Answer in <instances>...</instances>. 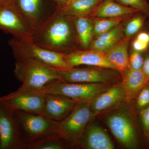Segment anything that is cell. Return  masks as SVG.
I'll list each match as a JSON object with an SVG mask.
<instances>
[{
  "label": "cell",
  "mask_w": 149,
  "mask_h": 149,
  "mask_svg": "<svg viewBox=\"0 0 149 149\" xmlns=\"http://www.w3.org/2000/svg\"><path fill=\"white\" fill-rule=\"evenodd\" d=\"M31 40L46 49L66 54L72 48V27L68 16L61 15L57 10L39 27L33 30Z\"/></svg>",
  "instance_id": "cell-1"
},
{
  "label": "cell",
  "mask_w": 149,
  "mask_h": 149,
  "mask_svg": "<svg viewBox=\"0 0 149 149\" xmlns=\"http://www.w3.org/2000/svg\"><path fill=\"white\" fill-rule=\"evenodd\" d=\"M14 74L20 88L41 90L48 83L61 78L54 68L32 59L16 61Z\"/></svg>",
  "instance_id": "cell-2"
},
{
  "label": "cell",
  "mask_w": 149,
  "mask_h": 149,
  "mask_svg": "<svg viewBox=\"0 0 149 149\" xmlns=\"http://www.w3.org/2000/svg\"><path fill=\"white\" fill-rule=\"evenodd\" d=\"M9 45L15 60L32 59L55 69L70 68L65 58V54L48 50L37 45L31 40L10 38Z\"/></svg>",
  "instance_id": "cell-3"
},
{
  "label": "cell",
  "mask_w": 149,
  "mask_h": 149,
  "mask_svg": "<svg viewBox=\"0 0 149 149\" xmlns=\"http://www.w3.org/2000/svg\"><path fill=\"white\" fill-rule=\"evenodd\" d=\"M113 85V83H68L55 80L48 83L40 90L45 94L64 96L78 103L91 101Z\"/></svg>",
  "instance_id": "cell-4"
},
{
  "label": "cell",
  "mask_w": 149,
  "mask_h": 149,
  "mask_svg": "<svg viewBox=\"0 0 149 149\" xmlns=\"http://www.w3.org/2000/svg\"><path fill=\"white\" fill-rule=\"evenodd\" d=\"M14 112L25 149L27 144L57 131L59 122L45 116L19 111Z\"/></svg>",
  "instance_id": "cell-5"
},
{
  "label": "cell",
  "mask_w": 149,
  "mask_h": 149,
  "mask_svg": "<svg viewBox=\"0 0 149 149\" xmlns=\"http://www.w3.org/2000/svg\"><path fill=\"white\" fill-rule=\"evenodd\" d=\"M93 115L90 102L78 103L72 111L60 121L57 133L73 146L77 145Z\"/></svg>",
  "instance_id": "cell-6"
},
{
  "label": "cell",
  "mask_w": 149,
  "mask_h": 149,
  "mask_svg": "<svg viewBox=\"0 0 149 149\" xmlns=\"http://www.w3.org/2000/svg\"><path fill=\"white\" fill-rule=\"evenodd\" d=\"M0 30L19 40H31L33 32L14 2L0 5Z\"/></svg>",
  "instance_id": "cell-7"
},
{
  "label": "cell",
  "mask_w": 149,
  "mask_h": 149,
  "mask_svg": "<svg viewBox=\"0 0 149 149\" xmlns=\"http://www.w3.org/2000/svg\"><path fill=\"white\" fill-rule=\"evenodd\" d=\"M0 100L13 111L41 114L45 101V94L40 90L19 88Z\"/></svg>",
  "instance_id": "cell-8"
},
{
  "label": "cell",
  "mask_w": 149,
  "mask_h": 149,
  "mask_svg": "<svg viewBox=\"0 0 149 149\" xmlns=\"http://www.w3.org/2000/svg\"><path fill=\"white\" fill-rule=\"evenodd\" d=\"M0 149H25L14 111L1 100Z\"/></svg>",
  "instance_id": "cell-9"
},
{
  "label": "cell",
  "mask_w": 149,
  "mask_h": 149,
  "mask_svg": "<svg viewBox=\"0 0 149 149\" xmlns=\"http://www.w3.org/2000/svg\"><path fill=\"white\" fill-rule=\"evenodd\" d=\"M56 70L61 80L68 83H113L119 79L115 72L100 68L74 67Z\"/></svg>",
  "instance_id": "cell-10"
},
{
  "label": "cell",
  "mask_w": 149,
  "mask_h": 149,
  "mask_svg": "<svg viewBox=\"0 0 149 149\" xmlns=\"http://www.w3.org/2000/svg\"><path fill=\"white\" fill-rule=\"evenodd\" d=\"M107 123L113 135L123 146L129 149L136 148L137 134L133 122L127 113L117 112L110 115Z\"/></svg>",
  "instance_id": "cell-11"
},
{
  "label": "cell",
  "mask_w": 149,
  "mask_h": 149,
  "mask_svg": "<svg viewBox=\"0 0 149 149\" xmlns=\"http://www.w3.org/2000/svg\"><path fill=\"white\" fill-rule=\"evenodd\" d=\"M77 103L61 95L45 94V101L41 114L60 122L72 111Z\"/></svg>",
  "instance_id": "cell-12"
},
{
  "label": "cell",
  "mask_w": 149,
  "mask_h": 149,
  "mask_svg": "<svg viewBox=\"0 0 149 149\" xmlns=\"http://www.w3.org/2000/svg\"><path fill=\"white\" fill-rule=\"evenodd\" d=\"M65 58L67 63L71 68L86 65L115 69L108 61L105 52L91 49L77 50L65 54Z\"/></svg>",
  "instance_id": "cell-13"
},
{
  "label": "cell",
  "mask_w": 149,
  "mask_h": 149,
  "mask_svg": "<svg viewBox=\"0 0 149 149\" xmlns=\"http://www.w3.org/2000/svg\"><path fill=\"white\" fill-rule=\"evenodd\" d=\"M126 101L125 90L122 82L113 85L90 102L94 115L117 106Z\"/></svg>",
  "instance_id": "cell-14"
},
{
  "label": "cell",
  "mask_w": 149,
  "mask_h": 149,
  "mask_svg": "<svg viewBox=\"0 0 149 149\" xmlns=\"http://www.w3.org/2000/svg\"><path fill=\"white\" fill-rule=\"evenodd\" d=\"M77 145L89 149H113L114 146L107 132L97 125H92Z\"/></svg>",
  "instance_id": "cell-15"
},
{
  "label": "cell",
  "mask_w": 149,
  "mask_h": 149,
  "mask_svg": "<svg viewBox=\"0 0 149 149\" xmlns=\"http://www.w3.org/2000/svg\"><path fill=\"white\" fill-rule=\"evenodd\" d=\"M41 2L42 0H17L15 3L33 31L49 17L42 9Z\"/></svg>",
  "instance_id": "cell-16"
},
{
  "label": "cell",
  "mask_w": 149,
  "mask_h": 149,
  "mask_svg": "<svg viewBox=\"0 0 149 149\" xmlns=\"http://www.w3.org/2000/svg\"><path fill=\"white\" fill-rule=\"evenodd\" d=\"M130 37H123L108 50L105 52L108 61L117 70L123 74L129 68L128 48Z\"/></svg>",
  "instance_id": "cell-17"
},
{
  "label": "cell",
  "mask_w": 149,
  "mask_h": 149,
  "mask_svg": "<svg viewBox=\"0 0 149 149\" xmlns=\"http://www.w3.org/2000/svg\"><path fill=\"white\" fill-rule=\"evenodd\" d=\"M123 74L122 83L125 90L126 101L129 102L144 87L149 85V80L142 69L134 70L128 68Z\"/></svg>",
  "instance_id": "cell-18"
},
{
  "label": "cell",
  "mask_w": 149,
  "mask_h": 149,
  "mask_svg": "<svg viewBox=\"0 0 149 149\" xmlns=\"http://www.w3.org/2000/svg\"><path fill=\"white\" fill-rule=\"evenodd\" d=\"M139 10L119 4L113 0H104L94 12L93 15L97 18H112L133 15Z\"/></svg>",
  "instance_id": "cell-19"
},
{
  "label": "cell",
  "mask_w": 149,
  "mask_h": 149,
  "mask_svg": "<svg viewBox=\"0 0 149 149\" xmlns=\"http://www.w3.org/2000/svg\"><path fill=\"white\" fill-rule=\"evenodd\" d=\"M124 30L118 25L109 31L103 33L91 43L90 49L106 52L123 37Z\"/></svg>",
  "instance_id": "cell-20"
},
{
  "label": "cell",
  "mask_w": 149,
  "mask_h": 149,
  "mask_svg": "<svg viewBox=\"0 0 149 149\" xmlns=\"http://www.w3.org/2000/svg\"><path fill=\"white\" fill-rule=\"evenodd\" d=\"M102 0H73L68 2L59 9V13L63 16L74 17L87 15Z\"/></svg>",
  "instance_id": "cell-21"
},
{
  "label": "cell",
  "mask_w": 149,
  "mask_h": 149,
  "mask_svg": "<svg viewBox=\"0 0 149 149\" xmlns=\"http://www.w3.org/2000/svg\"><path fill=\"white\" fill-rule=\"evenodd\" d=\"M72 146L58 133L54 132L27 144L25 149H64Z\"/></svg>",
  "instance_id": "cell-22"
},
{
  "label": "cell",
  "mask_w": 149,
  "mask_h": 149,
  "mask_svg": "<svg viewBox=\"0 0 149 149\" xmlns=\"http://www.w3.org/2000/svg\"><path fill=\"white\" fill-rule=\"evenodd\" d=\"M71 17L74 19L79 44L81 47L86 49L91 45L94 34L93 22L87 15Z\"/></svg>",
  "instance_id": "cell-23"
},
{
  "label": "cell",
  "mask_w": 149,
  "mask_h": 149,
  "mask_svg": "<svg viewBox=\"0 0 149 149\" xmlns=\"http://www.w3.org/2000/svg\"><path fill=\"white\" fill-rule=\"evenodd\" d=\"M133 15H127L112 18H98L95 20L93 24L94 34L98 36L109 31L121 24L123 22Z\"/></svg>",
  "instance_id": "cell-24"
},
{
  "label": "cell",
  "mask_w": 149,
  "mask_h": 149,
  "mask_svg": "<svg viewBox=\"0 0 149 149\" xmlns=\"http://www.w3.org/2000/svg\"><path fill=\"white\" fill-rule=\"evenodd\" d=\"M144 22V17L141 15H138L132 19L129 22L124 29L125 36L130 37L135 35L141 29Z\"/></svg>",
  "instance_id": "cell-25"
},
{
  "label": "cell",
  "mask_w": 149,
  "mask_h": 149,
  "mask_svg": "<svg viewBox=\"0 0 149 149\" xmlns=\"http://www.w3.org/2000/svg\"><path fill=\"white\" fill-rule=\"evenodd\" d=\"M141 52L133 50L129 56V68L134 70L142 69L144 58Z\"/></svg>",
  "instance_id": "cell-26"
},
{
  "label": "cell",
  "mask_w": 149,
  "mask_h": 149,
  "mask_svg": "<svg viewBox=\"0 0 149 149\" xmlns=\"http://www.w3.org/2000/svg\"><path fill=\"white\" fill-rule=\"evenodd\" d=\"M149 104V85L142 89L137 95L136 106L141 110Z\"/></svg>",
  "instance_id": "cell-27"
},
{
  "label": "cell",
  "mask_w": 149,
  "mask_h": 149,
  "mask_svg": "<svg viewBox=\"0 0 149 149\" xmlns=\"http://www.w3.org/2000/svg\"><path fill=\"white\" fill-rule=\"evenodd\" d=\"M123 5L142 11L145 13L149 12L148 6L144 0H119Z\"/></svg>",
  "instance_id": "cell-28"
},
{
  "label": "cell",
  "mask_w": 149,
  "mask_h": 149,
  "mask_svg": "<svg viewBox=\"0 0 149 149\" xmlns=\"http://www.w3.org/2000/svg\"><path fill=\"white\" fill-rule=\"evenodd\" d=\"M140 117L144 132L148 136L149 132V104L141 110Z\"/></svg>",
  "instance_id": "cell-29"
},
{
  "label": "cell",
  "mask_w": 149,
  "mask_h": 149,
  "mask_svg": "<svg viewBox=\"0 0 149 149\" xmlns=\"http://www.w3.org/2000/svg\"><path fill=\"white\" fill-rule=\"evenodd\" d=\"M148 46L149 45L148 44L142 42L136 39L133 41V50L139 52H141L146 50Z\"/></svg>",
  "instance_id": "cell-30"
},
{
  "label": "cell",
  "mask_w": 149,
  "mask_h": 149,
  "mask_svg": "<svg viewBox=\"0 0 149 149\" xmlns=\"http://www.w3.org/2000/svg\"><path fill=\"white\" fill-rule=\"evenodd\" d=\"M142 70L146 77L149 80V54L147 55L144 58Z\"/></svg>",
  "instance_id": "cell-31"
},
{
  "label": "cell",
  "mask_w": 149,
  "mask_h": 149,
  "mask_svg": "<svg viewBox=\"0 0 149 149\" xmlns=\"http://www.w3.org/2000/svg\"><path fill=\"white\" fill-rule=\"evenodd\" d=\"M136 39L142 42L149 45V34L148 32H141L137 35Z\"/></svg>",
  "instance_id": "cell-32"
},
{
  "label": "cell",
  "mask_w": 149,
  "mask_h": 149,
  "mask_svg": "<svg viewBox=\"0 0 149 149\" xmlns=\"http://www.w3.org/2000/svg\"><path fill=\"white\" fill-rule=\"evenodd\" d=\"M14 1V0H0V5L4 4Z\"/></svg>",
  "instance_id": "cell-33"
},
{
  "label": "cell",
  "mask_w": 149,
  "mask_h": 149,
  "mask_svg": "<svg viewBox=\"0 0 149 149\" xmlns=\"http://www.w3.org/2000/svg\"><path fill=\"white\" fill-rule=\"evenodd\" d=\"M58 1L61 3H66L68 0H58Z\"/></svg>",
  "instance_id": "cell-34"
},
{
  "label": "cell",
  "mask_w": 149,
  "mask_h": 149,
  "mask_svg": "<svg viewBox=\"0 0 149 149\" xmlns=\"http://www.w3.org/2000/svg\"><path fill=\"white\" fill-rule=\"evenodd\" d=\"M73 1V0H68L67 1V2H68V1Z\"/></svg>",
  "instance_id": "cell-35"
},
{
  "label": "cell",
  "mask_w": 149,
  "mask_h": 149,
  "mask_svg": "<svg viewBox=\"0 0 149 149\" xmlns=\"http://www.w3.org/2000/svg\"><path fill=\"white\" fill-rule=\"evenodd\" d=\"M148 137H149V134H148Z\"/></svg>",
  "instance_id": "cell-36"
}]
</instances>
